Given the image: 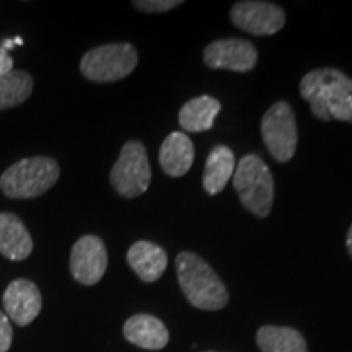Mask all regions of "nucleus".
<instances>
[{
	"mask_svg": "<svg viewBox=\"0 0 352 352\" xmlns=\"http://www.w3.org/2000/svg\"><path fill=\"white\" fill-rule=\"evenodd\" d=\"M261 135L271 157L279 164L296 155L298 131L296 114L289 103L277 101L267 109L261 120Z\"/></svg>",
	"mask_w": 352,
	"mask_h": 352,
	"instance_id": "nucleus-7",
	"label": "nucleus"
},
{
	"mask_svg": "<svg viewBox=\"0 0 352 352\" xmlns=\"http://www.w3.org/2000/svg\"><path fill=\"white\" fill-rule=\"evenodd\" d=\"M162 170L168 176L179 178L195 164V145L184 132H171L164 140L158 153Z\"/></svg>",
	"mask_w": 352,
	"mask_h": 352,
	"instance_id": "nucleus-14",
	"label": "nucleus"
},
{
	"mask_svg": "<svg viewBox=\"0 0 352 352\" xmlns=\"http://www.w3.org/2000/svg\"><path fill=\"white\" fill-rule=\"evenodd\" d=\"M134 6L142 12L164 13L183 6V2L182 0H138V2H134Z\"/></svg>",
	"mask_w": 352,
	"mask_h": 352,
	"instance_id": "nucleus-20",
	"label": "nucleus"
},
{
	"mask_svg": "<svg viewBox=\"0 0 352 352\" xmlns=\"http://www.w3.org/2000/svg\"><path fill=\"white\" fill-rule=\"evenodd\" d=\"M256 341L263 352H308L302 334L287 327L267 324L259 328Z\"/></svg>",
	"mask_w": 352,
	"mask_h": 352,
	"instance_id": "nucleus-18",
	"label": "nucleus"
},
{
	"mask_svg": "<svg viewBox=\"0 0 352 352\" xmlns=\"http://www.w3.org/2000/svg\"><path fill=\"white\" fill-rule=\"evenodd\" d=\"M220 108H222L220 101L208 95L189 100L179 111V126L186 132H206L212 129Z\"/></svg>",
	"mask_w": 352,
	"mask_h": 352,
	"instance_id": "nucleus-17",
	"label": "nucleus"
},
{
	"mask_svg": "<svg viewBox=\"0 0 352 352\" xmlns=\"http://www.w3.org/2000/svg\"><path fill=\"white\" fill-rule=\"evenodd\" d=\"M346 245H347V252H349V254L352 256V226L349 227V232H347Z\"/></svg>",
	"mask_w": 352,
	"mask_h": 352,
	"instance_id": "nucleus-23",
	"label": "nucleus"
},
{
	"mask_svg": "<svg viewBox=\"0 0 352 352\" xmlns=\"http://www.w3.org/2000/svg\"><path fill=\"white\" fill-rule=\"evenodd\" d=\"M12 70H13V59L7 52V50H3V47L0 46V77L6 76L8 72H12Z\"/></svg>",
	"mask_w": 352,
	"mask_h": 352,
	"instance_id": "nucleus-22",
	"label": "nucleus"
},
{
	"mask_svg": "<svg viewBox=\"0 0 352 352\" xmlns=\"http://www.w3.org/2000/svg\"><path fill=\"white\" fill-rule=\"evenodd\" d=\"M176 272L183 294L201 310H220L228 303V292L212 267L195 253L176 256Z\"/></svg>",
	"mask_w": 352,
	"mask_h": 352,
	"instance_id": "nucleus-2",
	"label": "nucleus"
},
{
	"mask_svg": "<svg viewBox=\"0 0 352 352\" xmlns=\"http://www.w3.org/2000/svg\"><path fill=\"white\" fill-rule=\"evenodd\" d=\"M235 155L230 148L227 145H215L206 160L204 178H202L206 192L210 196L222 192L228 179L235 173Z\"/></svg>",
	"mask_w": 352,
	"mask_h": 352,
	"instance_id": "nucleus-16",
	"label": "nucleus"
},
{
	"mask_svg": "<svg viewBox=\"0 0 352 352\" xmlns=\"http://www.w3.org/2000/svg\"><path fill=\"white\" fill-rule=\"evenodd\" d=\"M33 252V240L15 214H0V254L12 261H23Z\"/></svg>",
	"mask_w": 352,
	"mask_h": 352,
	"instance_id": "nucleus-15",
	"label": "nucleus"
},
{
	"mask_svg": "<svg viewBox=\"0 0 352 352\" xmlns=\"http://www.w3.org/2000/svg\"><path fill=\"white\" fill-rule=\"evenodd\" d=\"M109 179L118 195L127 199L138 197L147 191L151 186L152 170L142 142L129 140L124 144L118 162L113 166Z\"/></svg>",
	"mask_w": 352,
	"mask_h": 352,
	"instance_id": "nucleus-6",
	"label": "nucleus"
},
{
	"mask_svg": "<svg viewBox=\"0 0 352 352\" xmlns=\"http://www.w3.org/2000/svg\"><path fill=\"white\" fill-rule=\"evenodd\" d=\"M15 39V44H19V46H21V44H23V39H21L20 36H16V38H13Z\"/></svg>",
	"mask_w": 352,
	"mask_h": 352,
	"instance_id": "nucleus-25",
	"label": "nucleus"
},
{
	"mask_svg": "<svg viewBox=\"0 0 352 352\" xmlns=\"http://www.w3.org/2000/svg\"><path fill=\"white\" fill-rule=\"evenodd\" d=\"M232 178L241 204L256 217H267L274 202V178L263 158L254 153L245 155Z\"/></svg>",
	"mask_w": 352,
	"mask_h": 352,
	"instance_id": "nucleus-4",
	"label": "nucleus"
},
{
	"mask_svg": "<svg viewBox=\"0 0 352 352\" xmlns=\"http://www.w3.org/2000/svg\"><path fill=\"white\" fill-rule=\"evenodd\" d=\"M139 56L129 43H113L88 51L82 57L80 72L91 82H116L126 78L138 67Z\"/></svg>",
	"mask_w": 352,
	"mask_h": 352,
	"instance_id": "nucleus-5",
	"label": "nucleus"
},
{
	"mask_svg": "<svg viewBox=\"0 0 352 352\" xmlns=\"http://www.w3.org/2000/svg\"><path fill=\"white\" fill-rule=\"evenodd\" d=\"M41 294L36 284L26 279H16L8 285L3 294V307L8 320L15 321L19 327H26L41 311Z\"/></svg>",
	"mask_w": 352,
	"mask_h": 352,
	"instance_id": "nucleus-11",
	"label": "nucleus"
},
{
	"mask_svg": "<svg viewBox=\"0 0 352 352\" xmlns=\"http://www.w3.org/2000/svg\"><path fill=\"white\" fill-rule=\"evenodd\" d=\"M230 19L236 28L246 33L254 36H271L284 28L285 12L276 3L246 0L232 7Z\"/></svg>",
	"mask_w": 352,
	"mask_h": 352,
	"instance_id": "nucleus-8",
	"label": "nucleus"
},
{
	"mask_svg": "<svg viewBox=\"0 0 352 352\" xmlns=\"http://www.w3.org/2000/svg\"><path fill=\"white\" fill-rule=\"evenodd\" d=\"M127 263L144 283H155L168 266V254L152 241H135L127 252Z\"/></svg>",
	"mask_w": 352,
	"mask_h": 352,
	"instance_id": "nucleus-12",
	"label": "nucleus"
},
{
	"mask_svg": "<svg viewBox=\"0 0 352 352\" xmlns=\"http://www.w3.org/2000/svg\"><path fill=\"white\" fill-rule=\"evenodd\" d=\"M124 336L126 340L134 346L142 347L148 351L164 349L168 344L170 334L168 329L157 316L139 314L131 316L124 324Z\"/></svg>",
	"mask_w": 352,
	"mask_h": 352,
	"instance_id": "nucleus-13",
	"label": "nucleus"
},
{
	"mask_svg": "<svg viewBox=\"0 0 352 352\" xmlns=\"http://www.w3.org/2000/svg\"><path fill=\"white\" fill-rule=\"evenodd\" d=\"M15 39H6V41L2 43V47L3 50H12V47H15Z\"/></svg>",
	"mask_w": 352,
	"mask_h": 352,
	"instance_id": "nucleus-24",
	"label": "nucleus"
},
{
	"mask_svg": "<svg viewBox=\"0 0 352 352\" xmlns=\"http://www.w3.org/2000/svg\"><path fill=\"white\" fill-rule=\"evenodd\" d=\"M204 63L210 69L250 72L258 64V51L246 39H217L204 50Z\"/></svg>",
	"mask_w": 352,
	"mask_h": 352,
	"instance_id": "nucleus-10",
	"label": "nucleus"
},
{
	"mask_svg": "<svg viewBox=\"0 0 352 352\" xmlns=\"http://www.w3.org/2000/svg\"><path fill=\"white\" fill-rule=\"evenodd\" d=\"M300 95L316 120L352 124V78L341 70H310L300 80Z\"/></svg>",
	"mask_w": 352,
	"mask_h": 352,
	"instance_id": "nucleus-1",
	"label": "nucleus"
},
{
	"mask_svg": "<svg viewBox=\"0 0 352 352\" xmlns=\"http://www.w3.org/2000/svg\"><path fill=\"white\" fill-rule=\"evenodd\" d=\"M108 267L107 246L98 236L85 235L76 241L70 254V272L83 285H95Z\"/></svg>",
	"mask_w": 352,
	"mask_h": 352,
	"instance_id": "nucleus-9",
	"label": "nucleus"
},
{
	"mask_svg": "<svg viewBox=\"0 0 352 352\" xmlns=\"http://www.w3.org/2000/svg\"><path fill=\"white\" fill-rule=\"evenodd\" d=\"M12 338H13V331H12V324L8 316L0 311V352H7L12 346Z\"/></svg>",
	"mask_w": 352,
	"mask_h": 352,
	"instance_id": "nucleus-21",
	"label": "nucleus"
},
{
	"mask_svg": "<svg viewBox=\"0 0 352 352\" xmlns=\"http://www.w3.org/2000/svg\"><path fill=\"white\" fill-rule=\"evenodd\" d=\"M33 91V78L25 70H12L0 77V111L19 107L30 98Z\"/></svg>",
	"mask_w": 352,
	"mask_h": 352,
	"instance_id": "nucleus-19",
	"label": "nucleus"
},
{
	"mask_svg": "<svg viewBox=\"0 0 352 352\" xmlns=\"http://www.w3.org/2000/svg\"><path fill=\"white\" fill-rule=\"evenodd\" d=\"M60 176V168L50 157L16 162L0 176V189L12 199H32L47 192Z\"/></svg>",
	"mask_w": 352,
	"mask_h": 352,
	"instance_id": "nucleus-3",
	"label": "nucleus"
}]
</instances>
